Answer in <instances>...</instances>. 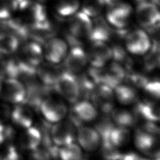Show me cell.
Returning <instances> with one entry per match:
<instances>
[{"label":"cell","instance_id":"obj_1","mask_svg":"<svg viewBox=\"0 0 160 160\" xmlns=\"http://www.w3.org/2000/svg\"><path fill=\"white\" fill-rule=\"evenodd\" d=\"M53 89L64 101L74 103L79 100L80 90L78 78L72 74L64 70L60 74L54 84Z\"/></svg>","mask_w":160,"mask_h":160},{"label":"cell","instance_id":"obj_2","mask_svg":"<svg viewBox=\"0 0 160 160\" xmlns=\"http://www.w3.org/2000/svg\"><path fill=\"white\" fill-rule=\"evenodd\" d=\"M26 88L18 79L13 77L0 78V99L8 104H18L24 102Z\"/></svg>","mask_w":160,"mask_h":160},{"label":"cell","instance_id":"obj_3","mask_svg":"<svg viewBox=\"0 0 160 160\" xmlns=\"http://www.w3.org/2000/svg\"><path fill=\"white\" fill-rule=\"evenodd\" d=\"M39 111L47 122L54 124L66 118L68 113V108L62 98L48 95L41 101Z\"/></svg>","mask_w":160,"mask_h":160},{"label":"cell","instance_id":"obj_4","mask_svg":"<svg viewBox=\"0 0 160 160\" xmlns=\"http://www.w3.org/2000/svg\"><path fill=\"white\" fill-rule=\"evenodd\" d=\"M132 14V8L129 3L116 0L107 7L105 18L114 28H125L129 25Z\"/></svg>","mask_w":160,"mask_h":160},{"label":"cell","instance_id":"obj_5","mask_svg":"<svg viewBox=\"0 0 160 160\" xmlns=\"http://www.w3.org/2000/svg\"><path fill=\"white\" fill-rule=\"evenodd\" d=\"M151 45L148 33L142 29L129 30L124 39L126 51L136 56L146 55L150 50Z\"/></svg>","mask_w":160,"mask_h":160},{"label":"cell","instance_id":"obj_6","mask_svg":"<svg viewBox=\"0 0 160 160\" xmlns=\"http://www.w3.org/2000/svg\"><path fill=\"white\" fill-rule=\"evenodd\" d=\"M76 126L72 121L65 119L58 122L52 124L49 129V134L52 143L61 147L74 142L76 139Z\"/></svg>","mask_w":160,"mask_h":160},{"label":"cell","instance_id":"obj_7","mask_svg":"<svg viewBox=\"0 0 160 160\" xmlns=\"http://www.w3.org/2000/svg\"><path fill=\"white\" fill-rule=\"evenodd\" d=\"M91 24L92 18L79 10L69 17L66 34L80 41L83 39H88Z\"/></svg>","mask_w":160,"mask_h":160},{"label":"cell","instance_id":"obj_8","mask_svg":"<svg viewBox=\"0 0 160 160\" xmlns=\"http://www.w3.org/2000/svg\"><path fill=\"white\" fill-rule=\"evenodd\" d=\"M43 44V55L46 61L56 64L62 62L69 50V45L66 40L58 37H51Z\"/></svg>","mask_w":160,"mask_h":160},{"label":"cell","instance_id":"obj_9","mask_svg":"<svg viewBox=\"0 0 160 160\" xmlns=\"http://www.w3.org/2000/svg\"><path fill=\"white\" fill-rule=\"evenodd\" d=\"M88 63L95 68H103L112 59V51L107 42H91L86 51Z\"/></svg>","mask_w":160,"mask_h":160},{"label":"cell","instance_id":"obj_10","mask_svg":"<svg viewBox=\"0 0 160 160\" xmlns=\"http://www.w3.org/2000/svg\"><path fill=\"white\" fill-rule=\"evenodd\" d=\"M62 63L64 71L72 74L81 72L88 64L86 51L81 46H71Z\"/></svg>","mask_w":160,"mask_h":160},{"label":"cell","instance_id":"obj_11","mask_svg":"<svg viewBox=\"0 0 160 160\" xmlns=\"http://www.w3.org/2000/svg\"><path fill=\"white\" fill-rule=\"evenodd\" d=\"M135 13L138 23L147 29L158 22L160 19L159 9L150 0L138 2Z\"/></svg>","mask_w":160,"mask_h":160},{"label":"cell","instance_id":"obj_12","mask_svg":"<svg viewBox=\"0 0 160 160\" xmlns=\"http://www.w3.org/2000/svg\"><path fill=\"white\" fill-rule=\"evenodd\" d=\"M76 141L83 151L92 152L98 149L101 144V137L94 128L81 126L76 131Z\"/></svg>","mask_w":160,"mask_h":160},{"label":"cell","instance_id":"obj_13","mask_svg":"<svg viewBox=\"0 0 160 160\" xmlns=\"http://www.w3.org/2000/svg\"><path fill=\"white\" fill-rule=\"evenodd\" d=\"M17 58L27 64L37 68L44 59L43 50L41 44L34 40L26 42L22 46Z\"/></svg>","mask_w":160,"mask_h":160},{"label":"cell","instance_id":"obj_14","mask_svg":"<svg viewBox=\"0 0 160 160\" xmlns=\"http://www.w3.org/2000/svg\"><path fill=\"white\" fill-rule=\"evenodd\" d=\"M91 96L94 101L92 102L95 106L99 108L104 112L111 111L113 109V101L115 99L114 91L110 86L103 84H98L94 89Z\"/></svg>","mask_w":160,"mask_h":160},{"label":"cell","instance_id":"obj_15","mask_svg":"<svg viewBox=\"0 0 160 160\" xmlns=\"http://www.w3.org/2000/svg\"><path fill=\"white\" fill-rule=\"evenodd\" d=\"M112 31L113 29L106 19L100 15L92 18L91 28L88 39L91 42L104 41L108 42Z\"/></svg>","mask_w":160,"mask_h":160},{"label":"cell","instance_id":"obj_16","mask_svg":"<svg viewBox=\"0 0 160 160\" xmlns=\"http://www.w3.org/2000/svg\"><path fill=\"white\" fill-rule=\"evenodd\" d=\"M41 131L39 128L34 126L23 129L18 138L19 148L30 152L38 149L41 144Z\"/></svg>","mask_w":160,"mask_h":160},{"label":"cell","instance_id":"obj_17","mask_svg":"<svg viewBox=\"0 0 160 160\" xmlns=\"http://www.w3.org/2000/svg\"><path fill=\"white\" fill-rule=\"evenodd\" d=\"M136 148L145 154L154 155L160 151L159 145L156 138L144 128L138 130L134 136Z\"/></svg>","mask_w":160,"mask_h":160},{"label":"cell","instance_id":"obj_18","mask_svg":"<svg viewBox=\"0 0 160 160\" xmlns=\"http://www.w3.org/2000/svg\"><path fill=\"white\" fill-rule=\"evenodd\" d=\"M72 114L74 118L82 122L94 121L99 114V111L95 105L88 99L78 100L73 103Z\"/></svg>","mask_w":160,"mask_h":160},{"label":"cell","instance_id":"obj_19","mask_svg":"<svg viewBox=\"0 0 160 160\" xmlns=\"http://www.w3.org/2000/svg\"><path fill=\"white\" fill-rule=\"evenodd\" d=\"M34 119V109L24 102L16 104L12 109L10 119L19 128L25 129L33 126Z\"/></svg>","mask_w":160,"mask_h":160},{"label":"cell","instance_id":"obj_20","mask_svg":"<svg viewBox=\"0 0 160 160\" xmlns=\"http://www.w3.org/2000/svg\"><path fill=\"white\" fill-rule=\"evenodd\" d=\"M63 69L59 67V64L49 62H42L36 68V74L39 81L44 86L53 88L57 79Z\"/></svg>","mask_w":160,"mask_h":160},{"label":"cell","instance_id":"obj_21","mask_svg":"<svg viewBox=\"0 0 160 160\" xmlns=\"http://www.w3.org/2000/svg\"><path fill=\"white\" fill-rule=\"evenodd\" d=\"M114 98L122 105L128 106L136 102L138 94L136 89L131 86L119 84L113 88Z\"/></svg>","mask_w":160,"mask_h":160},{"label":"cell","instance_id":"obj_22","mask_svg":"<svg viewBox=\"0 0 160 160\" xmlns=\"http://www.w3.org/2000/svg\"><path fill=\"white\" fill-rule=\"evenodd\" d=\"M111 119L116 126L129 128L137 122V114L126 109H113Z\"/></svg>","mask_w":160,"mask_h":160},{"label":"cell","instance_id":"obj_23","mask_svg":"<svg viewBox=\"0 0 160 160\" xmlns=\"http://www.w3.org/2000/svg\"><path fill=\"white\" fill-rule=\"evenodd\" d=\"M136 114H139L148 122H156L160 121V108L156 104L148 102L142 101L137 104Z\"/></svg>","mask_w":160,"mask_h":160},{"label":"cell","instance_id":"obj_24","mask_svg":"<svg viewBox=\"0 0 160 160\" xmlns=\"http://www.w3.org/2000/svg\"><path fill=\"white\" fill-rule=\"evenodd\" d=\"M131 139V134L128 128L114 125L111 129L108 142L116 148L123 147L128 144Z\"/></svg>","mask_w":160,"mask_h":160},{"label":"cell","instance_id":"obj_25","mask_svg":"<svg viewBox=\"0 0 160 160\" xmlns=\"http://www.w3.org/2000/svg\"><path fill=\"white\" fill-rule=\"evenodd\" d=\"M111 3V0H84L81 4V11L93 18L101 15Z\"/></svg>","mask_w":160,"mask_h":160},{"label":"cell","instance_id":"obj_26","mask_svg":"<svg viewBox=\"0 0 160 160\" xmlns=\"http://www.w3.org/2000/svg\"><path fill=\"white\" fill-rule=\"evenodd\" d=\"M58 157L59 160H82L83 151L78 143L72 142L59 147Z\"/></svg>","mask_w":160,"mask_h":160},{"label":"cell","instance_id":"obj_27","mask_svg":"<svg viewBox=\"0 0 160 160\" xmlns=\"http://www.w3.org/2000/svg\"><path fill=\"white\" fill-rule=\"evenodd\" d=\"M80 8V0H57L55 4L56 13L64 18H69L73 15Z\"/></svg>","mask_w":160,"mask_h":160},{"label":"cell","instance_id":"obj_28","mask_svg":"<svg viewBox=\"0 0 160 160\" xmlns=\"http://www.w3.org/2000/svg\"><path fill=\"white\" fill-rule=\"evenodd\" d=\"M19 39L9 33H0V54L9 55L14 53L19 48Z\"/></svg>","mask_w":160,"mask_h":160},{"label":"cell","instance_id":"obj_29","mask_svg":"<svg viewBox=\"0 0 160 160\" xmlns=\"http://www.w3.org/2000/svg\"><path fill=\"white\" fill-rule=\"evenodd\" d=\"M15 132L14 129L9 124L0 123V144L9 142L14 138Z\"/></svg>","mask_w":160,"mask_h":160},{"label":"cell","instance_id":"obj_30","mask_svg":"<svg viewBox=\"0 0 160 160\" xmlns=\"http://www.w3.org/2000/svg\"><path fill=\"white\" fill-rule=\"evenodd\" d=\"M143 89L150 96L160 99V80H148L144 85Z\"/></svg>","mask_w":160,"mask_h":160},{"label":"cell","instance_id":"obj_31","mask_svg":"<svg viewBox=\"0 0 160 160\" xmlns=\"http://www.w3.org/2000/svg\"><path fill=\"white\" fill-rule=\"evenodd\" d=\"M152 45L160 48V21L148 28V32Z\"/></svg>","mask_w":160,"mask_h":160},{"label":"cell","instance_id":"obj_32","mask_svg":"<svg viewBox=\"0 0 160 160\" xmlns=\"http://www.w3.org/2000/svg\"><path fill=\"white\" fill-rule=\"evenodd\" d=\"M12 108L10 105L2 101H0V123L6 122L11 118Z\"/></svg>","mask_w":160,"mask_h":160},{"label":"cell","instance_id":"obj_33","mask_svg":"<svg viewBox=\"0 0 160 160\" xmlns=\"http://www.w3.org/2000/svg\"><path fill=\"white\" fill-rule=\"evenodd\" d=\"M1 160H23L18 150L14 146L9 147L6 154Z\"/></svg>","mask_w":160,"mask_h":160},{"label":"cell","instance_id":"obj_34","mask_svg":"<svg viewBox=\"0 0 160 160\" xmlns=\"http://www.w3.org/2000/svg\"><path fill=\"white\" fill-rule=\"evenodd\" d=\"M141 157L134 152L121 154L119 160H139Z\"/></svg>","mask_w":160,"mask_h":160},{"label":"cell","instance_id":"obj_35","mask_svg":"<svg viewBox=\"0 0 160 160\" xmlns=\"http://www.w3.org/2000/svg\"><path fill=\"white\" fill-rule=\"evenodd\" d=\"M139 160H149V159H143V158H141L139 159Z\"/></svg>","mask_w":160,"mask_h":160},{"label":"cell","instance_id":"obj_36","mask_svg":"<svg viewBox=\"0 0 160 160\" xmlns=\"http://www.w3.org/2000/svg\"><path fill=\"white\" fill-rule=\"evenodd\" d=\"M39 1H41V2H44V1H46V0H39Z\"/></svg>","mask_w":160,"mask_h":160},{"label":"cell","instance_id":"obj_37","mask_svg":"<svg viewBox=\"0 0 160 160\" xmlns=\"http://www.w3.org/2000/svg\"><path fill=\"white\" fill-rule=\"evenodd\" d=\"M82 160H84V159H82Z\"/></svg>","mask_w":160,"mask_h":160}]
</instances>
